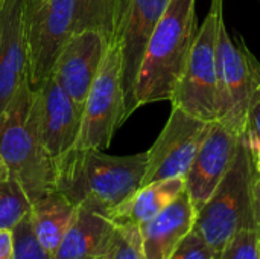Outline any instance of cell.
<instances>
[{
    "instance_id": "obj_1",
    "label": "cell",
    "mask_w": 260,
    "mask_h": 259,
    "mask_svg": "<svg viewBox=\"0 0 260 259\" xmlns=\"http://www.w3.org/2000/svg\"><path fill=\"white\" fill-rule=\"evenodd\" d=\"M146 151L133 156H110L102 150L72 148L55 160V191L70 203H91L113 211L140 185Z\"/></svg>"
},
{
    "instance_id": "obj_2",
    "label": "cell",
    "mask_w": 260,
    "mask_h": 259,
    "mask_svg": "<svg viewBox=\"0 0 260 259\" xmlns=\"http://www.w3.org/2000/svg\"><path fill=\"white\" fill-rule=\"evenodd\" d=\"M0 156L30 202L55 191V162L43 142L40 95L27 81L0 114Z\"/></svg>"
},
{
    "instance_id": "obj_3",
    "label": "cell",
    "mask_w": 260,
    "mask_h": 259,
    "mask_svg": "<svg viewBox=\"0 0 260 259\" xmlns=\"http://www.w3.org/2000/svg\"><path fill=\"white\" fill-rule=\"evenodd\" d=\"M197 31V0H169L139 69L134 110L152 102L171 101Z\"/></svg>"
},
{
    "instance_id": "obj_4",
    "label": "cell",
    "mask_w": 260,
    "mask_h": 259,
    "mask_svg": "<svg viewBox=\"0 0 260 259\" xmlns=\"http://www.w3.org/2000/svg\"><path fill=\"white\" fill-rule=\"evenodd\" d=\"M257 176L256 160L244 131L225 176L197 212L193 229L218 255L230 237L247 226H257L254 218L253 188Z\"/></svg>"
},
{
    "instance_id": "obj_5",
    "label": "cell",
    "mask_w": 260,
    "mask_h": 259,
    "mask_svg": "<svg viewBox=\"0 0 260 259\" xmlns=\"http://www.w3.org/2000/svg\"><path fill=\"white\" fill-rule=\"evenodd\" d=\"M224 21V0H210L198 26L192 49L174 89L171 104L204 121H216L218 105V35Z\"/></svg>"
},
{
    "instance_id": "obj_6",
    "label": "cell",
    "mask_w": 260,
    "mask_h": 259,
    "mask_svg": "<svg viewBox=\"0 0 260 259\" xmlns=\"http://www.w3.org/2000/svg\"><path fill=\"white\" fill-rule=\"evenodd\" d=\"M21 20L27 82L37 90L50 76L61 49L73 34L75 0H23Z\"/></svg>"
},
{
    "instance_id": "obj_7",
    "label": "cell",
    "mask_w": 260,
    "mask_h": 259,
    "mask_svg": "<svg viewBox=\"0 0 260 259\" xmlns=\"http://www.w3.org/2000/svg\"><path fill=\"white\" fill-rule=\"evenodd\" d=\"M260 78V61L241 35L230 37L225 18L218 35V119L239 133L245 131L247 114Z\"/></svg>"
},
{
    "instance_id": "obj_8",
    "label": "cell",
    "mask_w": 260,
    "mask_h": 259,
    "mask_svg": "<svg viewBox=\"0 0 260 259\" xmlns=\"http://www.w3.org/2000/svg\"><path fill=\"white\" fill-rule=\"evenodd\" d=\"M126 121L119 44L107 47L98 76L84 102L81 131L75 148L105 150L116 130Z\"/></svg>"
},
{
    "instance_id": "obj_9",
    "label": "cell",
    "mask_w": 260,
    "mask_h": 259,
    "mask_svg": "<svg viewBox=\"0 0 260 259\" xmlns=\"http://www.w3.org/2000/svg\"><path fill=\"white\" fill-rule=\"evenodd\" d=\"M212 122L172 105L169 119L160 136L146 151V168L140 186L166 179L184 177Z\"/></svg>"
},
{
    "instance_id": "obj_10",
    "label": "cell",
    "mask_w": 260,
    "mask_h": 259,
    "mask_svg": "<svg viewBox=\"0 0 260 259\" xmlns=\"http://www.w3.org/2000/svg\"><path fill=\"white\" fill-rule=\"evenodd\" d=\"M169 0H122L116 44L122 55V82L126 119L134 110V87L148 41Z\"/></svg>"
},
{
    "instance_id": "obj_11",
    "label": "cell",
    "mask_w": 260,
    "mask_h": 259,
    "mask_svg": "<svg viewBox=\"0 0 260 259\" xmlns=\"http://www.w3.org/2000/svg\"><path fill=\"white\" fill-rule=\"evenodd\" d=\"M241 134L221 121L212 122L207 136L184 176L186 191L197 212L209 200L230 168Z\"/></svg>"
},
{
    "instance_id": "obj_12",
    "label": "cell",
    "mask_w": 260,
    "mask_h": 259,
    "mask_svg": "<svg viewBox=\"0 0 260 259\" xmlns=\"http://www.w3.org/2000/svg\"><path fill=\"white\" fill-rule=\"evenodd\" d=\"M101 32L85 29L73 32L61 49L52 76L78 104H84L107 52Z\"/></svg>"
},
{
    "instance_id": "obj_13",
    "label": "cell",
    "mask_w": 260,
    "mask_h": 259,
    "mask_svg": "<svg viewBox=\"0 0 260 259\" xmlns=\"http://www.w3.org/2000/svg\"><path fill=\"white\" fill-rule=\"evenodd\" d=\"M38 90L43 142L53 162L78 140L84 104H78L50 75Z\"/></svg>"
},
{
    "instance_id": "obj_14",
    "label": "cell",
    "mask_w": 260,
    "mask_h": 259,
    "mask_svg": "<svg viewBox=\"0 0 260 259\" xmlns=\"http://www.w3.org/2000/svg\"><path fill=\"white\" fill-rule=\"evenodd\" d=\"M116 232L107 209L81 203L52 259H96L105 256Z\"/></svg>"
},
{
    "instance_id": "obj_15",
    "label": "cell",
    "mask_w": 260,
    "mask_h": 259,
    "mask_svg": "<svg viewBox=\"0 0 260 259\" xmlns=\"http://www.w3.org/2000/svg\"><path fill=\"white\" fill-rule=\"evenodd\" d=\"M21 11L23 0H2L0 3V114L27 81Z\"/></svg>"
},
{
    "instance_id": "obj_16",
    "label": "cell",
    "mask_w": 260,
    "mask_h": 259,
    "mask_svg": "<svg viewBox=\"0 0 260 259\" xmlns=\"http://www.w3.org/2000/svg\"><path fill=\"white\" fill-rule=\"evenodd\" d=\"M197 209L184 189L160 214L139 227L143 259H169L181 240L193 229Z\"/></svg>"
},
{
    "instance_id": "obj_17",
    "label": "cell",
    "mask_w": 260,
    "mask_h": 259,
    "mask_svg": "<svg viewBox=\"0 0 260 259\" xmlns=\"http://www.w3.org/2000/svg\"><path fill=\"white\" fill-rule=\"evenodd\" d=\"M186 189L184 177H174L140 186L117 208L110 211V218L119 226L140 227Z\"/></svg>"
},
{
    "instance_id": "obj_18",
    "label": "cell",
    "mask_w": 260,
    "mask_h": 259,
    "mask_svg": "<svg viewBox=\"0 0 260 259\" xmlns=\"http://www.w3.org/2000/svg\"><path fill=\"white\" fill-rule=\"evenodd\" d=\"M73 212L75 205L58 191H52L32 202L29 221L37 240L50 256L58 249L73 218Z\"/></svg>"
},
{
    "instance_id": "obj_19",
    "label": "cell",
    "mask_w": 260,
    "mask_h": 259,
    "mask_svg": "<svg viewBox=\"0 0 260 259\" xmlns=\"http://www.w3.org/2000/svg\"><path fill=\"white\" fill-rule=\"evenodd\" d=\"M122 0H75L73 32L93 29L102 34L107 44H116Z\"/></svg>"
},
{
    "instance_id": "obj_20",
    "label": "cell",
    "mask_w": 260,
    "mask_h": 259,
    "mask_svg": "<svg viewBox=\"0 0 260 259\" xmlns=\"http://www.w3.org/2000/svg\"><path fill=\"white\" fill-rule=\"evenodd\" d=\"M30 206V198L15 179L0 183V229L12 231L29 214Z\"/></svg>"
},
{
    "instance_id": "obj_21",
    "label": "cell",
    "mask_w": 260,
    "mask_h": 259,
    "mask_svg": "<svg viewBox=\"0 0 260 259\" xmlns=\"http://www.w3.org/2000/svg\"><path fill=\"white\" fill-rule=\"evenodd\" d=\"M219 259H260V229L247 226L236 231L225 243Z\"/></svg>"
},
{
    "instance_id": "obj_22",
    "label": "cell",
    "mask_w": 260,
    "mask_h": 259,
    "mask_svg": "<svg viewBox=\"0 0 260 259\" xmlns=\"http://www.w3.org/2000/svg\"><path fill=\"white\" fill-rule=\"evenodd\" d=\"M14 234V253L12 259H52V256L44 250V247L37 240L29 214L12 229Z\"/></svg>"
},
{
    "instance_id": "obj_23",
    "label": "cell",
    "mask_w": 260,
    "mask_h": 259,
    "mask_svg": "<svg viewBox=\"0 0 260 259\" xmlns=\"http://www.w3.org/2000/svg\"><path fill=\"white\" fill-rule=\"evenodd\" d=\"M107 259H143L140 249V234L136 226H119L116 224V232L110 249L105 255Z\"/></svg>"
},
{
    "instance_id": "obj_24",
    "label": "cell",
    "mask_w": 260,
    "mask_h": 259,
    "mask_svg": "<svg viewBox=\"0 0 260 259\" xmlns=\"http://www.w3.org/2000/svg\"><path fill=\"white\" fill-rule=\"evenodd\" d=\"M169 259H218V255L204 241V238L192 229L181 240Z\"/></svg>"
},
{
    "instance_id": "obj_25",
    "label": "cell",
    "mask_w": 260,
    "mask_h": 259,
    "mask_svg": "<svg viewBox=\"0 0 260 259\" xmlns=\"http://www.w3.org/2000/svg\"><path fill=\"white\" fill-rule=\"evenodd\" d=\"M245 133L248 136V142H250L253 154L260 153V78L256 92L253 95L251 104H250L248 114H247Z\"/></svg>"
},
{
    "instance_id": "obj_26",
    "label": "cell",
    "mask_w": 260,
    "mask_h": 259,
    "mask_svg": "<svg viewBox=\"0 0 260 259\" xmlns=\"http://www.w3.org/2000/svg\"><path fill=\"white\" fill-rule=\"evenodd\" d=\"M14 234L9 229H0V259H12Z\"/></svg>"
},
{
    "instance_id": "obj_27",
    "label": "cell",
    "mask_w": 260,
    "mask_h": 259,
    "mask_svg": "<svg viewBox=\"0 0 260 259\" xmlns=\"http://www.w3.org/2000/svg\"><path fill=\"white\" fill-rule=\"evenodd\" d=\"M253 203H254V218L256 224L260 229V172H257L254 179V188H253Z\"/></svg>"
},
{
    "instance_id": "obj_28",
    "label": "cell",
    "mask_w": 260,
    "mask_h": 259,
    "mask_svg": "<svg viewBox=\"0 0 260 259\" xmlns=\"http://www.w3.org/2000/svg\"><path fill=\"white\" fill-rule=\"evenodd\" d=\"M9 177H11V174H9V169H8V166H6V163H5L3 157L0 156V183L6 182Z\"/></svg>"
},
{
    "instance_id": "obj_29",
    "label": "cell",
    "mask_w": 260,
    "mask_h": 259,
    "mask_svg": "<svg viewBox=\"0 0 260 259\" xmlns=\"http://www.w3.org/2000/svg\"><path fill=\"white\" fill-rule=\"evenodd\" d=\"M254 156V160H256V168H257V172H260V153L257 154H253Z\"/></svg>"
},
{
    "instance_id": "obj_30",
    "label": "cell",
    "mask_w": 260,
    "mask_h": 259,
    "mask_svg": "<svg viewBox=\"0 0 260 259\" xmlns=\"http://www.w3.org/2000/svg\"><path fill=\"white\" fill-rule=\"evenodd\" d=\"M96 259H107L105 256H101V258H96Z\"/></svg>"
},
{
    "instance_id": "obj_31",
    "label": "cell",
    "mask_w": 260,
    "mask_h": 259,
    "mask_svg": "<svg viewBox=\"0 0 260 259\" xmlns=\"http://www.w3.org/2000/svg\"><path fill=\"white\" fill-rule=\"evenodd\" d=\"M0 3H2V0H0Z\"/></svg>"
}]
</instances>
